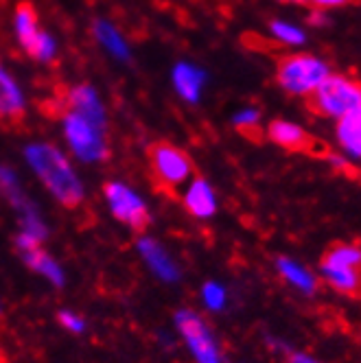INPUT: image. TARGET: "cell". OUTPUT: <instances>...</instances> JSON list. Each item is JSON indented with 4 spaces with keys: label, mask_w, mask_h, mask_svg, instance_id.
Listing matches in <instances>:
<instances>
[{
    "label": "cell",
    "mask_w": 361,
    "mask_h": 363,
    "mask_svg": "<svg viewBox=\"0 0 361 363\" xmlns=\"http://www.w3.org/2000/svg\"><path fill=\"white\" fill-rule=\"evenodd\" d=\"M267 136L270 140H274L278 147L287 149V151H304V153H322L326 155L328 149L318 147L313 143V138L309 136L302 127H298L296 123L289 121H274L267 127Z\"/></svg>",
    "instance_id": "30bf717a"
},
{
    "label": "cell",
    "mask_w": 361,
    "mask_h": 363,
    "mask_svg": "<svg viewBox=\"0 0 361 363\" xmlns=\"http://www.w3.org/2000/svg\"><path fill=\"white\" fill-rule=\"evenodd\" d=\"M322 274L333 289L348 298H361V247L352 243H333L322 258Z\"/></svg>",
    "instance_id": "7a4b0ae2"
},
{
    "label": "cell",
    "mask_w": 361,
    "mask_h": 363,
    "mask_svg": "<svg viewBox=\"0 0 361 363\" xmlns=\"http://www.w3.org/2000/svg\"><path fill=\"white\" fill-rule=\"evenodd\" d=\"M106 197H108L112 215L121 223L130 225L134 232H145L149 228L151 215L147 211L145 201L132 189H127L125 184H118V182H108Z\"/></svg>",
    "instance_id": "52a82bcc"
},
{
    "label": "cell",
    "mask_w": 361,
    "mask_h": 363,
    "mask_svg": "<svg viewBox=\"0 0 361 363\" xmlns=\"http://www.w3.org/2000/svg\"><path fill=\"white\" fill-rule=\"evenodd\" d=\"M291 363H318V361H316V359H311V357H306V354L294 352V354H291Z\"/></svg>",
    "instance_id": "d4e9b609"
},
{
    "label": "cell",
    "mask_w": 361,
    "mask_h": 363,
    "mask_svg": "<svg viewBox=\"0 0 361 363\" xmlns=\"http://www.w3.org/2000/svg\"><path fill=\"white\" fill-rule=\"evenodd\" d=\"M282 3H304V0H282Z\"/></svg>",
    "instance_id": "4316f807"
},
{
    "label": "cell",
    "mask_w": 361,
    "mask_h": 363,
    "mask_svg": "<svg viewBox=\"0 0 361 363\" xmlns=\"http://www.w3.org/2000/svg\"><path fill=\"white\" fill-rule=\"evenodd\" d=\"M24 114H27V106H24V96L13 77L0 64V121L18 125L22 123Z\"/></svg>",
    "instance_id": "7c38bea8"
},
{
    "label": "cell",
    "mask_w": 361,
    "mask_h": 363,
    "mask_svg": "<svg viewBox=\"0 0 361 363\" xmlns=\"http://www.w3.org/2000/svg\"><path fill=\"white\" fill-rule=\"evenodd\" d=\"M27 160L38 173L42 184L55 195V199L66 208H77L84 201V189L74 169L66 160V155L46 143H35L27 147Z\"/></svg>",
    "instance_id": "6da1fadb"
},
{
    "label": "cell",
    "mask_w": 361,
    "mask_h": 363,
    "mask_svg": "<svg viewBox=\"0 0 361 363\" xmlns=\"http://www.w3.org/2000/svg\"><path fill=\"white\" fill-rule=\"evenodd\" d=\"M0 363H7V361H5V357H0Z\"/></svg>",
    "instance_id": "83f0119b"
},
{
    "label": "cell",
    "mask_w": 361,
    "mask_h": 363,
    "mask_svg": "<svg viewBox=\"0 0 361 363\" xmlns=\"http://www.w3.org/2000/svg\"><path fill=\"white\" fill-rule=\"evenodd\" d=\"M184 206H187V211L197 219L211 217L217 208V201H215V193L209 186V182L201 177H195L191 182L189 191L184 193Z\"/></svg>",
    "instance_id": "5bb4252c"
},
{
    "label": "cell",
    "mask_w": 361,
    "mask_h": 363,
    "mask_svg": "<svg viewBox=\"0 0 361 363\" xmlns=\"http://www.w3.org/2000/svg\"><path fill=\"white\" fill-rule=\"evenodd\" d=\"M204 300L211 308H221L223 302H226V291L219 287V284L211 282V284H206V287H204Z\"/></svg>",
    "instance_id": "7402d4cb"
},
{
    "label": "cell",
    "mask_w": 361,
    "mask_h": 363,
    "mask_svg": "<svg viewBox=\"0 0 361 363\" xmlns=\"http://www.w3.org/2000/svg\"><path fill=\"white\" fill-rule=\"evenodd\" d=\"M259 118L261 114L256 110H243L235 116V127L239 129V132L248 138H254L259 140L261 138V129H259Z\"/></svg>",
    "instance_id": "44dd1931"
},
{
    "label": "cell",
    "mask_w": 361,
    "mask_h": 363,
    "mask_svg": "<svg viewBox=\"0 0 361 363\" xmlns=\"http://www.w3.org/2000/svg\"><path fill=\"white\" fill-rule=\"evenodd\" d=\"M309 108L318 116L340 121L361 108V82L342 74H328L318 90L309 94Z\"/></svg>",
    "instance_id": "3957f363"
},
{
    "label": "cell",
    "mask_w": 361,
    "mask_h": 363,
    "mask_svg": "<svg viewBox=\"0 0 361 363\" xmlns=\"http://www.w3.org/2000/svg\"><path fill=\"white\" fill-rule=\"evenodd\" d=\"M331 74L328 64L313 55H285L278 60L276 66V79L289 94L309 96L318 90V86Z\"/></svg>",
    "instance_id": "5b68a950"
},
{
    "label": "cell",
    "mask_w": 361,
    "mask_h": 363,
    "mask_svg": "<svg viewBox=\"0 0 361 363\" xmlns=\"http://www.w3.org/2000/svg\"><path fill=\"white\" fill-rule=\"evenodd\" d=\"M206 79V74L189 64H177L173 70V84L175 90L179 92V96H184L187 101L195 103L199 101V92H201V84Z\"/></svg>",
    "instance_id": "2e32d148"
},
{
    "label": "cell",
    "mask_w": 361,
    "mask_h": 363,
    "mask_svg": "<svg viewBox=\"0 0 361 363\" xmlns=\"http://www.w3.org/2000/svg\"><path fill=\"white\" fill-rule=\"evenodd\" d=\"M138 250L145 256V261L151 265V269L156 272L158 276H162L165 280H173L177 278V269L171 263V258L165 254V250L156 243V241H149V239H140L138 241Z\"/></svg>",
    "instance_id": "e0dca14e"
},
{
    "label": "cell",
    "mask_w": 361,
    "mask_h": 363,
    "mask_svg": "<svg viewBox=\"0 0 361 363\" xmlns=\"http://www.w3.org/2000/svg\"><path fill=\"white\" fill-rule=\"evenodd\" d=\"M16 35H18L20 46L27 50V53L33 48L38 38L42 35L38 11L29 0H20L16 7Z\"/></svg>",
    "instance_id": "4fadbf2b"
},
{
    "label": "cell",
    "mask_w": 361,
    "mask_h": 363,
    "mask_svg": "<svg viewBox=\"0 0 361 363\" xmlns=\"http://www.w3.org/2000/svg\"><path fill=\"white\" fill-rule=\"evenodd\" d=\"M335 136L348 155L361 158V108L340 118L338 127H335Z\"/></svg>",
    "instance_id": "9a60e30c"
},
{
    "label": "cell",
    "mask_w": 361,
    "mask_h": 363,
    "mask_svg": "<svg viewBox=\"0 0 361 363\" xmlns=\"http://www.w3.org/2000/svg\"><path fill=\"white\" fill-rule=\"evenodd\" d=\"M147 158H149V169L153 175V182L158 184L160 191L175 195L177 189L187 184L193 175V160L191 155L171 143H153L147 149Z\"/></svg>",
    "instance_id": "277c9868"
},
{
    "label": "cell",
    "mask_w": 361,
    "mask_h": 363,
    "mask_svg": "<svg viewBox=\"0 0 361 363\" xmlns=\"http://www.w3.org/2000/svg\"><path fill=\"white\" fill-rule=\"evenodd\" d=\"M311 22H313V24H324V22H326V20H324V16H320V13H316V16H313V20H311Z\"/></svg>",
    "instance_id": "484cf974"
},
{
    "label": "cell",
    "mask_w": 361,
    "mask_h": 363,
    "mask_svg": "<svg viewBox=\"0 0 361 363\" xmlns=\"http://www.w3.org/2000/svg\"><path fill=\"white\" fill-rule=\"evenodd\" d=\"M18 247L22 252V258L27 261V265L31 269H35L38 274L46 276L50 282L64 284V274H62L60 265L40 247V239L38 237L29 235V232H22L20 239H18Z\"/></svg>",
    "instance_id": "8fae6325"
},
{
    "label": "cell",
    "mask_w": 361,
    "mask_h": 363,
    "mask_svg": "<svg viewBox=\"0 0 361 363\" xmlns=\"http://www.w3.org/2000/svg\"><path fill=\"white\" fill-rule=\"evenodd\" d=\"M62 121H64V134L68 138V145L82 160L96 162V160L108 158L110 155L108 143H106V136H103V129L99 125H94L92 121L74 114V112L62 114Z\"/></svg>",
    "instance_id": "8992f818"
},
{
    "label": "cell",
    "mask_w": 361,
    "mask_h": 363,
    "mask_svg": "<svg viewBox=\"0 0 361 363\" xmlns=\"http://www.w3.org/2000/svg\"><path fill=\"white\" fill-rule=\"evenodd\" d=\"M270 31H272V35H274L278 42L289 44V46H300V44H304V40H306L304 31L298 29L296 24H289V22L274 20V22L270 24Z\"/></svg>",
    "instance_id": "ffe728a7"
},
{
    "label": "cell",
    "mask_w": 361,
    "mask_h": 363,
    "mask_svg": "<svg viewBox=\"0 0 361 363\" xmlns=\"http://www.w3.org/2000/svg\"><path fill=\"white\" fill-rule=\"evenodd\" d=\"M94 33H96L99 42H101L103 46H106L112 55L127 60V46H125V42L121 40V35L110 27V24H106V22H96V24H94Z\"/></svg>",
    "instance_id": "d6986e66"
},
{
    "label": "cell",
    "mask_w": 361,
    "mask_h": 363,
    "mask_svg": "<svg viewBox=\"0 0 361 363\" xmlns=\"http://www.w3.org/2000/svg\"><path fill=\"white\" fill-rule=\"evenodd\" d=\"M278 269L285 276L291 284H296L298 289H302L304 294H313L316 291V278L309 274L304 267H300L298 263L289 261V258H280L278 261Z\"/></svg>",
    "instance_id": "ac0fdd59"
},
{
    "label": "cell",
    "mask_w": 361,
    "mask_h": 363,
    "mask_svg": "<svg viewBox=\"0 0 361 363\" xmlns=\"http://www.w3.org/2000/svg\"><path fill=\"white\" fill-rule=\"evenodd\" d=\"M306 3L316 9H335V7H344L352 3V0H306Z\"/></svg>",
    "instance_id": "cb8c5ba5"
},
{
    "label": "cell",
    "mask_w": 361,
    "mask_h": 363,
    "mask_svg": "<svg viewBox=\"0 0 361 363\" xmlns=\"http://www.w3.org/2000/svg\"><path fill=\"white\" fill-rule=\"evenodd\" d=\"M55 106H60L57 116H62L66 112H74V114H79V116L92 121L101 129H106V112H103L101 101H99V96L94 94V90L90 86L68 88L64 92V96L55 103Z\"/></svg>",
    "instance_id": "9c48e42d"
},
{
    "label": "cell",
    "mask_w": 361,
    "mask_h": 363,
    "mask_svg": "<svg viewBox=\"0 0 361 363\" xmlns=\"http://www.w3.org/2000/svg\"><path fill=\"white\" fill-rule=\"evenodd\" d=\"M60 322L68 328V330H72V333H82L84 330V322L77 318V315H72V313H68V311H62L60 313Z\"/></svg>",
    "instance_id": "603a6c76"
},
{
    "label": "cell",
    "mask_w": 361,
    "mask_h": 363,
    "mask_svg": "<svg viewBox=\"0 0 361 363\" xmlns=\"http://www.w3.org/2000/svg\"><path fill=\"white\" fill-rule=\"evenodd\" d=\"M175 320H177L179 333H182V337L187 340L189 348L193 350V354L199 363H221L217 346L213 342L209 328H206V324L201 322V318H197L195 313H191V311H179Z\"/></svg>",
    "instance_id": "ba28073f"
}]
</instances>
